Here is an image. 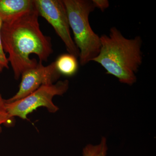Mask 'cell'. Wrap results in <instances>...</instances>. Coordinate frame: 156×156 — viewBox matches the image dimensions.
I'll list each match as a JSON object with an SVG mask.
<instances>
[{"mask_svg": "<svg viewBox=\"0 0 156 156\" xmlns=\"http://www.w3.org/2000/svg\"><path fill=\"white\" fill-rule=\"evenodd\" d=\"M95 8L100 9L101 11H104L109 6V2L107 0H92Z\"/></svg>", "mask_w": 156, "mask_h": 156, "instance_id": "cell-12", "label": "cell"}, {"mask_svg": "<svg viewBox=\"0 0 156 156\" xmlns=\"http://www.w3.org/2000/svg\"><path fill=\"white\" fill-rule=\"evenodd\" d=\"M60 76L54 62L47 66L39 62L34 67L23 73L19 90L12 97L5 99V101L11 102L19 100L34 92L41 86L55 83Z\"/></svg>", "mask_w": 156, "mask_h": 156, "instance_id": "cell-6", "label": "cell"}, {"mask_svg": "<svg viewBox=\"0 0 156 156\" xmlns=\"http://www.w3.org/2000/svg\"><path fill=\"white\" fill-rule=\"evenodd\" d=\"M39 14L36 9L9 22L3 23L1 30L5 53L14 73L18 80L27 70L38 64L30 58L35 54L40 62L48 61L53 52L51 38L43 33L40 28Z\"/></svg>", "mask_w": 156, "mask_h": 156, "instance_id": "cell-1", "label": "cell"}, {"mask_svg": "<svg viewBox=\"0 0 156 156\" xmlns=\"http://www.w3.org/2000/svg\"><path fill=\"white\" fill-rule=\"evenodd\" d=\"M107 150L106 139L103 137L99 144L86 146L83 149V156H106Z\"/></svg>", "mask_w": 156, "mask_h": 156, "instance_id": "cell-9", "label": "cell"}, {"mask_svg": "<svg viewBox=\"0 0 156 156\" xmlns=\"http://www.w3.org/2000/svg\"><path fill=\"white\" fill-rule=\"evenodd\" d=\"M69 87L68 80L58 81L55 83L43 85L21 99L11 102H6L7 111L11 117H19L27 119V115L40 107H44L51 113L58 110V107L53 102V97L62 95Z\"/></svg>", "mask_w": 156, "mask_h": 156, "instance_id": "cell-4", "label": "cell"}, {"mask_svg": "<svg viewBox=\"0 0 156 156\" xmlns=\"http://www.w3.org/2000/svg\"><path fill=\"white\" fill-rule=\"evenodd\" d=\"M35 9L34 0H0V18L9 22Z\"/></svg>", "mask_w": 156, "mask_h": 156, "instance_id": "cell-7", "label": "cell"}, {"mask_svg": "<svg viewBox=\"0 0 156 156\" xmlns=\"http://www.w3.org/2000/svg\"><path fill=\"white\" fill-rule=\"evenodd\" d=\"M57 71L60 75L71 76L77 72V58L69 53L61 54L54 62Z\"/></svg>", "mask_w": 156, "mask_h": 156, "instance_id": "cell-8", "label": "cell"}, {"mask_svg": "<svg viewBox=\"0 0 156 156\" xmlns=\"http://www.w3.org/2000/svg\"><path fill=\"white\" fill-rule=\"evenodd\" d=\"M100 40V51L92 61L101 65L106 74L114 76L120 83L129 86L134 84L143 62L141 37L127 38L114 27L109 35H102Z\"/></svg>", "mask_w": 156, "mask_h": 156, "instance_id": "cell-2", "label": "cell"}, {"mask_svg": "<svg viewBox=\"0 0 156 156\" xmlns=\"http://www.w3.org/2000/svg\"><path fill=\"white\" fill-rule=\"evenodd\" d=\"M2 24V21L0 18V73L2 72L5 69H9V64L8 57L6 56L5 53L3 48L2 41L1 30Z\"/></svg>", "mask_w": 156, "mask_h": 156, "instance_id": "cell-11", "label": "cell"}, {"mask_svg": "<svg viewBox=\"0 0 156 156\" xmlns=\"http://www.w3.org/2000/svg\"><path fill=\"white\" fill-rule=\"evenodd\" d=\"M36 9L53 27L65 45L68 53L79 58L80 52L72 38L67 11L63 1L34 0Z\"/></svg>", "mask_w": 156, "mask_h": 156, "instance_id": "cell-5", "label": "cell"}, {"mask_svg": "<svg viewBox=\"0 0 156 156\" xmlns=\"http://www.w3.org/2000/svg\"><path fill=\"white\" fill-rule=\"evenodd\" d=\"M14 120V118L11 117L7 111L5 99L0 93V134L2 132V126L11 125Z\"/></svg>", "mask_w": 156, "mask_h": 156, "instance_id": "cell-10", "label": "cell"}, {"mask_svg": "<svg viewBox=\"0 0 156 156\" xmlns=\"http://www.w3.org/2000/svg\"><path fill=\"white\" fill-rule=\"evenodd\" d=\"M67 11L74 42L80 52V64L85 66L95 58L100 51V37L90 24V14L95 9L92 1L63 0Z\"/></svg>", "mask_w": 156, "mask_h": 156, "instance_id": "cell-3", "label": "cell"}]
</instances>
